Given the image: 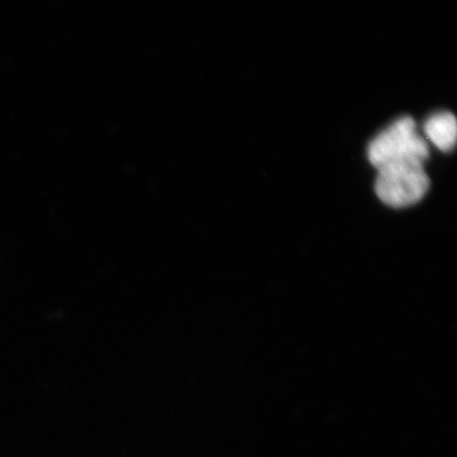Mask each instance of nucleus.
I'll return each mask as SVG.
<instances>
[{
    "label": "nucleus",
    "mask_w": 457,
    "mask_h": 457,
    "mask_svg": "<svg viewBox=\"0 0 457 457\" xmlns=\"http://www.w3.org/2000/svg\"><path fill=\"white\" fill-rule=\"evenodd\" d=\"M370 162L377 170L403 163L425 164L428 158L427 141L417 131L412 118L396 120L370 142Z\"/></svg>",
    "instance_id": "1"
},
{
    "label": "nucleus",
    "mask_w": 457,
    "mask_h": 457,
    "mask_svg": "<svg viewBox=\"0 0 457 457\" xmlns=\"http://www.w3.org/2000/svg\"><path fill=\"white\" fill-rule=\"evenodd\" d=\"M428 187L430 180L424 164L403 163L379 169L375 191L382 203L403 209L420 202Z\"/></svg>",
    "instance_id": "2"
},
{
    "label": "nucleus",
    "mask_w": 457,
    "mask_h": 457,
    "mask_svg": "<svg viewBox=\"0 0 457 457\" xmlns=\"http://www.w3.org/2000/svg\"><path fill=\"white\" fill-rule=\"evenodd\" d=\"M425 133L438 150L448 153L453 150L457 139V123L448 112L433 114L425 123Z\"/></svg>",
    "instance_id": "3"
}]
</instances>
